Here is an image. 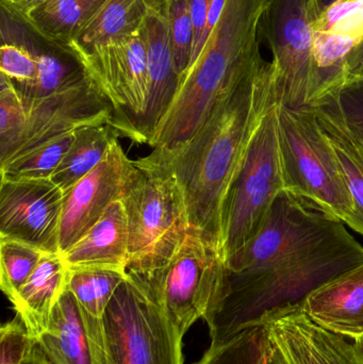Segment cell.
I'll list each match as a JSON object with an SVG mask.
<instances>
[{"label": "cell", "instance_id": "1", "mask_svg": "<svg viewBox=\"0 0 363 364\" xmlns=\"http://www.w3.org/2000/svg\"><path fill=\"white\" fill-rule=\"evenodd\" d=\"M362 263L363 246L342 220L283 191L259 232L226 262L223 294L204 318L211 343L302 307L313 291Z\"/></svg>", "mask_w": 363, "mask_h": 364}, {"label": "cell", "instance_id": "2", "mask_svg": "<svg viewBox=\"0 0 363 364\" xmlns=\"http://www.w3.org/2000/svg\"><path fill=\"white\" fill-rule=\"evenodd\" d=\"M281 93L278 68L274 62L266 61L217 105L180 151L168 159L157 155L178 178L191 226L210 233L221 246L222 212L228 190L256 127Z\"/></svg>", "mask_w": 363, "mask_h": 364}, {"label": "cell", "instance_id": "3", "mask_svg": "<svg viewBox=\"0 0 363 364\" xmlns=\"http://www.w3.org/2000/svg\"><path fill=\"white\" fill-rule=\"evenodd\" d=\"M270 0H226L200 57L179 81L176 96L149 146L164 158L180 151L217 105L264 63L262 21Z\"/></svg>", "mask_w": 363, "mask_h": 364}, {"label": "cell", "instance_id": "4", "mask_svg": "<svg viewBox=\"0 0 363 364\" xmlns=\"http://www.w3.org/2000/svg\"><path fill=\"white\" fill-rule=\"evenodd\" d=\"M134 162L136 173L121 198L129 231L127 273L144 276L168 262L191 224L172 166L153 153Z\"/></svg>", "mask_w": 363, "mask_h": 364}, {"label": "cell", "instance_id": "5", "mask_svg": "<svg viewBox=\"0 0 363 364\" xmlns=\"http://www.w3.org/2000/svg\"><path fill=\"white\" fill-rule=\"evenodd\" d=\"M83 314L94 364H183V336L128 273L102 318Z\"/></svg>", "mask_w": 363, "mask_h": 364}, {"label": "cell", "instance_id": "6", "mask_svg": "<svg viewBox=\"0 0 363 364\" xmlns=\"http://www.w3.org/2000/svg\"><path fill=\"white\" fill-rule=\"evenodd\" d=\"M228 273L219 240L191 226L163 267L144 276L128 274L138 280L183 337L217 305Z\"/></svg>", "mask_w": 363, "mask_h": 364}, {"label": "cell", "instance_id": "7", "mask_svg": "<svg viewBox=\"0 0 363 364\" xmlns=\"http://www.w3.org/2000/svg\"><path fill=\"white\" fill-rule=\"evenodd\" d=\"M281 98L283 93L260 119L228 190L222 212V248L226 262L259 232L277 197L287 191L277 117Z\"/></svg>", "mask_w": 363, "mask_h": 364}, {"label": "cell", "instance_id": "8", "mask_svg": "<svg viewBox=\"0 0 363 364\" xmlns=\"http://www.w3.org/2000/svg\"><path fill=\"white\" fill-rule=\"evenodd\" d=\"M281 100L277 117L287 191L317 203L351 228L355 203L315 111L310 106L290 108Z\"/></svg>", "mask_w": 363, "mask_h": 364}, {"label": "cell", "instance_id": "9", "mask_svg": "<svg viewBox=\"0 0 363 364\" xmlns=\"http://www.w3.org/2000/svg\"><path fill=\"white\" fill-rule=\"evenodd\" d=\"M322 0H270L262 34L272 51L283 85V102L290 108L308 106L315 83V23Z\"/></svg>", "mask_w": 363, "mask_h": 364}, {"label": "cell", "instance_id": "10", "mask_svg": "<svg viewBox=\"0 0 363 364\" xmlns=\"http://www.w3.org/2000/svg\"><path fill=\"white\" fill-rule=\"evenodd\" d=\"M77 62L112 105L115 128L121 136L140 143L148 100L143 30L98 47Z\"/></svg>", "mask_w": 363, "mask_h": 364}, {"label": "cell", "instance_id": "11", "mask_svg": "<svg viewBox=\"0 0 363 364\" xmlns=\"http://www.w3.org/2000/svg\"><path fill=\"white\" fill-rule=\"evenodd\" d=\"M65 194L50 179L0 181V239L60 255V224Z\"/></svg>", "mask_w": 363, "mask_h": 364}, {"label": "cell", "instance_id": "12", "mask_svg": "<svg viewBox=\"0 0 363 364\" xmlns=\"http://www.w3.org/2000/svg\"><path fill=\"white\" fill-rule=\"evenodd\" d=\"M136 173L119 141L100 164L65 194L60 224V255L74 246L117 199L123 198Z\"/></svg>", "mask_w": 363, "mask_h": 364}, {"label": "cell", "instance_id": "13", "mask_svg": "<svg viewBox=\"0 0 363 364\" xmlns=\"http://www.w3.org/2000/svg\"><path fill=\"white\" fill-rule=\"evenodd\" d=\"M23 104L28 113L27 129L8 160L85 126L114 121L112 105L91 78L59 93Z\"/></svg>", "mask_w": 363, "mask_h": 364}, {"label": "cell", "instance_id": "14", "mask_svg": "<svg viewBox=\"0 0 363 364\" xmlns=\"http://www.w3.org/2000/svg\"><path fill=\"white\" fill-rule=\"evenodd\" d=\"M260 325L266 327L290 364H363L357 340L322 328L308 318L303 306L274 312Z\"/></svg>", "mask_w": 363, "mask_h": 364}, {"label": "cell", "instance_id": "15", "mask_svg": "<svg viewBox=\"0 0 363 364\" xmlns=\"http://www.w3.org/2000/svg\"><path fill=\"white\" fill-rule=\"evenodd\" d=\"M148 72V100L140 132V143L148 144L179 87L170 46V29L163 11L149 8L143 23Z\"/></svg>", "mask_w": 363, "mask_h": 364}, {"label": "cell", "instance_id": "16", "mask_svg": "<svg viewBox=\"0 0 363 364\" xmlns=\"http://www.w3.org/2000/svg\"><path fill=\"white\" fill-rule=\"evenodd\" d=\"M303 310L322 328L352 340L363 338V263L308 295Z\"/></svg>", "mask_w": 363, "mask_h": 364}, {"label": "cell", "instance_id": "17", "mask_svg": "<svg viewBox=\"0 0 363 364\" xmlns=\"http://www.w3.org/2000/svg\"><path fill=\"white\" fill-rule=\"evenodd\" d=\"M60 256L68 271L102 269L127 273L129 231L123 200H115L100 220Z\"/></svg>", "mask_w": 363, "mask_h": 364}, {"label": "cell", "instance_id": "18", "mask_svg": "<svg viewBox=\"0 0 363 364\" xmlns=\"http://www.w3.org/2000/svg\"><path fill=\"white\" fill-rule=\"evenodd\" d=\"M308 106L315 111L318 123L332 145L355 203L356 215L351 229L363 235V136L347 121L336 94Z\"/></svg>", "mask_w": 363, "mask_h": 364}, {"label": "cell", "instance_id": "19", "mask_svg": "<svg viewBox=\"0 0 363 364\" xmlns=\"http://www.w3.org/2000/svg\"><path fill=\"white\" fill-rule=\"evenodd\" d=\"M362 41L363 9L327 31L315 32V83L309 105L345 87L347 59Z\"/></svg>", "mask_w": 363, "mask_h": 364}, {"label": "cell", "instance_id": "20", "mask_svg": "<svg viewBox=\"0 0 363 364\" xmlns=\"http://www.w3.org/2000/svg\"><path fill=\"white\" fill-rule=\"evenodd\" d=\"M68 274L60 255H45L29 279L11 299L16 316L34 339L46 331L51 312L67 287Z\"/></svg>", "mask_w": 363, "mask_h": 364}, {"label": "cell", "instance_id": "21", "mask_svg": "<svg viewBox=\"0 0 363 364\" xmlns=\"http://www.w3.org/2000/svg\"><path fill=\"white\" fill-rule=\"evenodd\" d=\"M36 340L53 364H94L85 314L67 287L51 312L46 331Z\"/></svg>", "mask_w": 363, "mask_h": 364}, {"label": "cell", "instance_id": "22", "mask_svg": "<svg viewBox=\"0 0 363 364\" xmlns=\"http://www.w3.org/2000/svg\"><path fill=\"white\" fill-rule=\"evenodd\" d=\"M147 10L144 0H108L62 50L77 61L98 47L136 33L142 29Z\"/></svg>", "mask_w": 363, "mask_h": 364}, {"label": "cell", "instance_id": "23", "mask_svg": "<svg viewBox=\"0 0 363 364\" xmlns=\"http://www.w3.org/2000/svg\"><path fill=\"white\" fill-rule=\"evenodd\" d=\"M121 136L112 123L93 124L79 128L75 132L74 141L50 181L66 194L100 164L109 149Z\"/></svg>", "mask_w": 363, "mask_h": 364}, {"label": "cell", "instance_id": "24", "mask_svg": "<svg viewBox=\"0 0 363 364\" xmlns=\"http://www.w3.org/2000/svg\"><path fill=\"white\" fill-rule=\"evenodd\" d=\"M108 0H49L23 19L32 31L63 48Z\"/></svg>", "mask_w": 363, "mask_h": 364}, {"label": "cell", "instance_id": "25", "mask_svg": "<svg viewBox=\"0 0 363 364\" xmlns=\"http://www.w3.org/2000/svg\"><path fill=\"white\" fill-rule=\"evenodd\" d=\"M36 59L38 74L36 79L28 85H15L23 102L53 95L90 78L75 59L67 61L53 53H36Z\"/></svg>", "mask_w": 363, "mask_h": 364}, {"label": "cell", "instance_id": "26", "mask_svg": "<svg viewBox=\"0 0 363 364\" xmlns=\"http://www.w3.org/2000/svg\"><path fill=\"white\" fill-rule=\"evenodd\" d=\"M75 132L46 141L0 164L1 178L50 179L74 141Z\"/></svg>", "mask_w": 363, "mask_h": 364}, {"label": "cell", "instance_id": "27", "mask_svg": "<svg viewBox=\"0 0 363 364\" xmlns=\"http://www.w3.org/2000/svg\"><path fill=\"white\" fill-rule=\"evenodd\" d=\"M127 273L113 269L70 271L67 289L81 309L92 318H100Z\"/></svg>", "mask_w": 363, "mask_h": 364}, {"label": "cell", "instance_id": "28", "mask_svg": "<svg viewBox=\"0 0 363 364\" xmlns=\"http://www.w3.org/2000/svg\"><path fill=\"white\" fill-rule=\"evenodd\" d=\"M268 343L264 325L249 327L225 341L211 343L195 364H261Z\"/></svg>", "mask_w": 363, "mask_h": 364}, {"label": "cell", "instance_id": "29", "mask_svg": "<svg viewBox=\"0 0 363 364\" xmlns=\"http://www.w3.org/2000/svg\"><path fill=\"white\" fill-rule=\"evenodd\" d=\"M45 255L30 244L0 239V287L10 301L29 279Z\"/></svg>", "mask_w": 363, "mask_h": 364}, {"label": "cell", "instance_id": "30", "mask_svg": "<svg viewBox=\"0 0 363 364\" xmlns=\"http://www.w3.org/2000/svg\"><path fill=\"white\" fill-rule=\"evenodd\" d=\"M28 126V113L14 82L1 74L0 80V164L12 155Z\"/></svg>", "mask_w": 363, "mask_h": 364}, {"label": "cell", "instance_id": "31", "mask_svg": "<svg viewBox=\"0 0 363 364\" xmlns=\"http://www.w3.org/2000/svg\"><path fill=\"white\" fill-rule=\"evenodd\" d=\"M170 29V46L175 68L181 76L188 70L193 48V23L188 0H168L163 8Z\"/></svg>", "mask_w": 363, "mask_h": 364}, {"label": "cell", "instance_id": "32", "mask_svg": "<svg viewBox=\"0 0 363 364\" xmlns=\"http://www.w3.org/2000/svg\"><path fill=\"white\" fill-rule=\"evenodd\" d=\"M0 70L16 87L28 85L38 74L36 53L21 45L4 43L0 48Z\"/></svg>", "mask_w": 363, "mask_h": 364}, {"label": "cell", "instance_id": "33", "mask_svg": "<svg viewBox=\"0 0 363 364\" xmlns=\"http://www.w3.org/2000/svg\"><path fill=\"white\" fill-rule=\"evenodd\" d=\"M335 94L347 121L363 136V82L345 85Z\"/></svg>", "mask_w": 363, "mask_h": 364}, {"label": "cell", "instance_id": "34", "mask_svg": "<svg viewBox=\"0 0 363 364\" xmlns=\"http://www.w3.org/2000/svg\"><path fill=\"white\" fill-rule=\"evenodd\" d=\"M210 1L211 0H188L194 32L193 48H192L189 68L200 57V53L207 43L205 31H206L207 17H208Z\"/></svg>", "mask_w": 363, "mask_h": 364}, {"label": "cell", "instance_id": "35", "mask_svg": "<svg viewBox=\"0 0 363 364\" xmlns=\"http://www.w3.org/2000/svg\"><path fill=\"white\" fill-rule=\"evenodd\" d=\"M4 11L15 19L23 21L25 17L49 0H0Z\"/></svg>", "mask_w": 363, "mask_h": 364}, {"label": "cell", "instance_id": "36", "mask_svg": "<svg viewBox=\"0 0 363 364\" xmlns=\"http://www.w3.org/2000/svg\"><path fill=\"white\" fill-rule=\"evenodd\" d=\"M356 82H363V41L350 55L345 68V87Z\"/></svg>", "mask_w": 363, "mask_h": 364}, {"label": "cell", "instance_id": "37", "mask_svg": "<svg viewBox=\"0 0 363 364\" xmlns=\"http://www.w3.org/2000/svg\"><path fill=\"white\" fill-rule=\"evenodd\" d=\"M261 364H290L278 344L269 335V343Z\"/></svg>", "mask_w": 363, "mask_h": 364}, {"label": "cell", "instance_id": "38", "mask_svg": "<svg viewBox=\"0 0 363 364\" xmlns=\"http://www.w3.org/2000/svg\"><path fill=\"white\" fill-rule=\"evenodd\" d=\"M21 364H53V363L48 358L42 346L34 339L29 353Z\"/></svg>", "mask_w": 363, "mask_h": 364}, {"label": "cell", "instance_id": "39", "mask_svg": "<svg viewBox=\"0 0 363 364\" xmlns=\"http://www.w3.org/2000/svg\"><path fill=\"white\" fill-rule=\"evenodd\" d=\"M166 1H168V0H144V2L147 4V6H149V8L153 9V10L156 11L163 10Z\"/></svg>", "mask_w": 363, "mask_h": 364}, {"label": "cell", "instance_id": "40", "mask_svg": "<svg viewBox=\"0 0 363 364\" xmlns=\"http://www.w3.org/2000/svg\"><path fill=\"white\" fill-rule=\"evenodd\" d=\"M357 341L359 342V344L362 346L363 350V338H362V339H357Z\"/></svg>", "mask_w": 363, "mask_h": 364}]
</instances>
